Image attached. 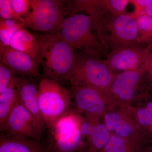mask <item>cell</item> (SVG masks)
<instances>
[{
	"label": "cell",
	"mask_w": 152,
	"mask_h": 152,
	"mask_svg": "<svg viewBox=\"0 0 152 152\" xmlns=\"http://www.w3.org/2000/svg\"><path fill=\"white\" fill-rule=\"evenodd\" d=\"M39 45L38 61L43 78L56 81H66L75 62V49L59 33L40 34L35 33Z\"/></svg>",
	"instance_id": "1"
},
{
	"label": "cell",
	"mask_w": 152,
	"mask_h": 152,
	"mask_svg": "<svg viewBox=\"0 0 152 152\" xmlns=\"http://www.w3.org/2000/svg\"><path fill=\"white\" fill-rule=\"evenodd\" d=\"M58 33L72 48L83 53L101 59L108 54L98 36L92 17L84 14L69 15L64 20Z\"/></svg>",
	"instance_id": "2"
},
{
	"label": "cell",
	"mask_w": 152,
	"mask_h": 152,
	"mask_svg": "<svg viewBox=\"0 0 152 152\" xmlns=\"http://www.w3.org/2000/svg\"><path fill=\"white\" fill-rule=\"evenodd\" d=\"M95 27L100 39L108 53L138 43L139 29L135 18L127 15L114 16L106 14L94 18Z\"/></svg>",
	"instance_id": "3"
},
{
	"label": "cell",
	"mask_w": 152,
	"mask_h": 152,
	"mask_svg": "<svg viewBox=\"0 0 152 152\" xmlns=\"http://www.w3.org/2000/svg\"><path fill=\"white\" fill-rule=\"evenodd\" d=\"M83 116L71 108L48 129V152H84L86 144L80 131Z\"/></svg>",
	"instance_id": "4"
},
{
	"label": "cell",
	"mask_w": 152,
	"mask_h": 152,
	"mask_svg": "<svg viewBox=\"0 0 152 152\" xmlns=\"http://www.w3.org/2000/svg\"><path fill=\"white\" fill-rule=\"evenodd\" d=\"M115 74L104 60L82 53L76 54L66 81L72 86H92L107 90Z\"/></svg>",
	"instance_id": "5"
},
{
	"label": "cell",
	"mask_w": 152,
	"mask_h": 152,
	"mask_svg": "<svg viewBox=\"0 0 152 152\" xmlns=\"http://www.w3.org/2000/svg\"><path fill=\"white\" fill-rule=\"evenodd\" d=\"M38 101L41 115L48 129L71 108L70 91L59 82L43 78L38 85Z\"/></svg>",
	"instance_id": "6"
},
{
	"label": "cell",
	"mask_w": 152,
	"mask_h": 152,
	"mask_svg": "<svg viewBox=\"0 0 152 152\" xmlns=\"http://www.w3.org/2000/svg\"><path fill=\"white\" fill-rule=\"evenodd\" d=\"M68 16L67 1L32 0L31 11L25 19V27L46 34H56Z\"/></svg>",
	"instance_id": "7"
},
{
	"label": "cell",
	"mask_w": 152,
	"mask_h": 152,
	"mask_svg": "<svg viewBox=\"0 0 152 152\" xmlns=\"http://www.w3.org/2000/svg\"><path fill=\"white\" fill-rule=\"evenodd\" d=\"M76 110L86 116L97 118L115 107L118 103L107 90L92 86H72Z\"/></svg>",
	"instance_id": "8"
},
{
	"label": "cell",
	"mask_w": 152,
	"mask_h": 152,
	"mask_svg": "<svg viewBox=\"0 0 152 152\" xmlns=\"http://www.w3.org/2000/svg\"><path fill=\"white\" fill-rule=\"evenodd\" d=\"M148 61L138 69L115 74L107 91L117 103L128 104L136 100L141 83L146 75Z\"/></svg>",
	"instance_id": "9"
},
{
	"label": "cell",
	"mask_w": 152,
	"mask_h": 152,
	"mask_svg": "<svg viewBox=\"0 0 152 152\" xmlns=\"http://www.w3.org/2000/svg\"><path fill=\"white\" fill-rule=\"evenodd\" d=\"M1 132L7 135L22 136L39 140L44 132L19 98Z\"/></svg>",
	"instance_id": "10"
},
{
	"label": "cell",
	"mask_w": 152,
	"mask_h": 152,
	"mask_svg": "<svg viewBox=\"0 0 152 152\" xmlns=\"http://www.w3.org/2000/svg\"><path fill=\"white\" fill-rule=\"evenodd\" d=\"M150 53L148 49L132 46L121 48L109 53L105 61L116 74L118 72L135 70L147 62Z\"/></svg>",
	"instance_id": "11"
},
{
	"label": "cell",
	"mask_w": 152,
	"mask_h": 152,
	"mask_svg": "<svg viewBox=\"0 0 152 152\" xmlns=\"http://www.w3.org/2000/svg\"><path fill=\"white\" fill-rule=\"evenodd\" d=\"M0 59L17 75L34 79L40 75L39 65L29 56L1 42Z\"/></svg>",
	"instance_id": "12"
},
{
	"label": "cell",
	"mask_w": 152,
	"mask_h": 152,
	"mask_svg": "<svg viewBox=\"0 0 152 152\" xmlns=\"http://www.w3.org/2000/svg\"><path fill=\"white\" fill-rule=\"evenodd\" d=\"M34 79L23 77L19 99L21 103L34 117L44 132L46 128L42 118L38 101V86Z\"/></svg>",
	"instance_id": "13"
},
{
	"label": "cell",
	"mask_w": 152,
	"mask_h": 152,
	"mask_svg": "<svg viewBox=\"0 0 152 152\" xmlns=\"http://www.w3.org/2000/svg\"><path fill=\"white\" fill-rule=\"evenodd\" d=\"M0 152H48L40 140L1 133Z\"/></svg>",
	"instance_id": "14"
},
{
	"label": "cell",
	"mask_w": 152,
	"mask_h": 152,
	"mask_svg": "<svg viewBox=\"0 0 152 152\" xmlns=\"http://www.w3.org/2000/svg\"><path fill=\"white\" fill-rule=\"evenodd\" d=\"M23 77L18 75L15 76L5 91L0 94L1 131L18 99Z\"/></svg>",
	"instance_id": "15"
},
{
	"label": "cell",
	"mask_w": 152,
	"mask_h": 152,
	"mask_svg": "<svg viewBox=\"0 0 152 152\" xmlns=\"http://www.w3.org/2000/svg\"><path fill=\"white\" fill-rule=\"evenodd\" d=\"M10 46L15 50L27 54L39 64L38 41L35 34L30 32L26 28H23L17 31L11 39Z\"/></svg>",
	"instance_id": "16"
},
{
	"label": "cell",
	"mask_w": 152,
	"mask_h": 152,
	"mask_svg": "<svg viewBox=\"0 0 152 152\" xmlns=\"http://www.w3.org/2000/svg\"><path fill=\"white\" fill-rule=\"evenodd\" d=\"M111 136L104 123H97L87 142L84 152H100L105 148Z\"/></svg>",
	"instance_id": "17"
},
{
	"label": "cell",
	"mask_w": 152,
	"mask_h": 152,
	"mask_svg": "<svg viewBox=\"0 0 152 152\" xmlns=\"http://www.w3.org/2000/svg\"><path fill=\"white\" fill-rule=\"evenodd\" d=\"M144 147L137 138H124L111 134L105 148L100 152H142Z\"/></svg>",
	"instance_id": "18"
},
{
	"label": "cell",
	"mask_w": 152,
	"mask_h": 152,
	"mask_svg": "<svg viewBox=\"0 0 152 152\" xmlns=\"http://www.w3.org/2000/svg\"><path fill=\"white\" fill-rule=\"evenodd\" d=\"M25 28L24 24L13 20L0 19V42L10 46L11 39L17 31Z\"/></svg>",
	"instance_id": "19"
},
{
	"label": "cell",
	"mask_w": 152,
	"mask_h": 152,
	"mask_svg": "<svg viewBox=\"0 0 152 152\" xmlns=\"http://www.w3.org/2000/svg\"><path fill=\"white\" fill-rule=\"evenodd\" d=\"M139 29L138 43L151 40L152 39V18L142 15L136 18Z\"/></svg>",
	"instance_id": "20"
},
{
	"label": "cell",
	"mask_w": 152,
	"mask_h": 152,
	"mask_svg": "<svg viewBox=\"0 0 152 152\" xmlns=\"http://www.w3.org/2000/svg\"><path fill=\"white\" fill-rule=\"evenodd\" d=\"M125 112L123 119L120 121L114 131V135L124 138H129L136 132L137 126L132 119L128 118Z\"/></svg>",
	"instance_id": "21"
},
{
	"label": "cell",
	"mask_w": 152,
	"mask_h": 152,
	"mask_svg": "<svg viewBox=\"0 0 152 152\" xmlns=\"http://www.w3.org/2000/svg\"><path fill=\"white\" fill-rule=\"evenodd\" d=\"M106 12L114 16L127 15L126 8L130 1L128 0H102Z\"/></svg>",
	"instance_id": "22"
},
{
	"label": "cell",
	"mask_w": 152,
	"mask_h": 152,
	"mask_svg": "<svg viewBox=\"0 0 152 152\" xmlns=\"http://www.w3.org/2000/svg\"><path fill=\"white\" fill-rule=\"evenodd\" d=\"M138 123L145 127H152V102L138 109L136 113Z\"/></svg>",
	"instance_id": "23"
},
{
	"label": "cell",
	"mask_w": 152,
	"mask_h": 152,
	"mask_svg": "<svg viewBox=\"0 0 152 152\" xmlns=\"http://www.w3.org/2000/svg\"><path fill=\"white\" fill-rule=\"evenodd\" d=\"M1 18L13 20L24 24L25 20L15 12L11 6L10 0H0Z\"/></svg>",
	"instance_id": "24"
},
{
	"label": "cell",
	"mask_w": 152,
	"mask_h": 152,
	"mask_svg": "<svg viewBox=\"0 0 152 152\" xmlns=\"http://www.w3.org/2000/svg\"><path fill=\"white\" fill-rule=\"evenodd\" d=\"M16 75L10 68L2 62H0V94L5 91Z\"/></svg>",
	"instance_id": "25"
},
{
	"label": "cell",
	"mask_w": 152,
	"mask_h": 152,
	"mask_svg": "<svg viewBox=\"0 0 152 152\" xmlns=\"http://www.w3.org/2000/svg\"><path fill=\"white\" fill-rule=\"evenodd\" d=\"M10 2L15 12L24 19L32 8V0H10Z\"/></svg>",
	"instance_id": "26"
},
{
	"label": "cell",
	"mask_w": 152,
	"mask_h": 152,
	"mask_svg": "<svg viewBox=\"0 0 152 152\" xmlns=\"http://www.w3.org/2000/svg\"><path fill=\"white\" fill-rule=\"evenodd\" d=\"M135 7L134 18L142 15H145L152 18V0H134L130 1Z\"/></svg>",
	"instance_id": "27"
},
{
	"label": "cell",
	"mask_w": 152,
	"mask_h": 152,
	"mask_svg": "<svg viewBox=\"0 0 152 152\" xmlns=\"http://www.w3.org/2000/svg\"><path fill=\"white\" fill-rule=\"evenodd\" d=\"M146 75L152 83V54H150L148 61V66Z\"/></svg>",
	"instance_id": "28"
},
{
	"label": "cell",
	"mask_w": 152,
	"mask_h": 152,
	"mask_svg": "<svg viewBox=\"0 0 152 152\" xmlns=\"http://www.w3.org/2000/svg\"><path fill=\"white\" fill-rule=\"evenodd\" d=\"M142 152H152V148H144Z\"/></svg>",
	"instance_id": "29"
}]
</instances>
